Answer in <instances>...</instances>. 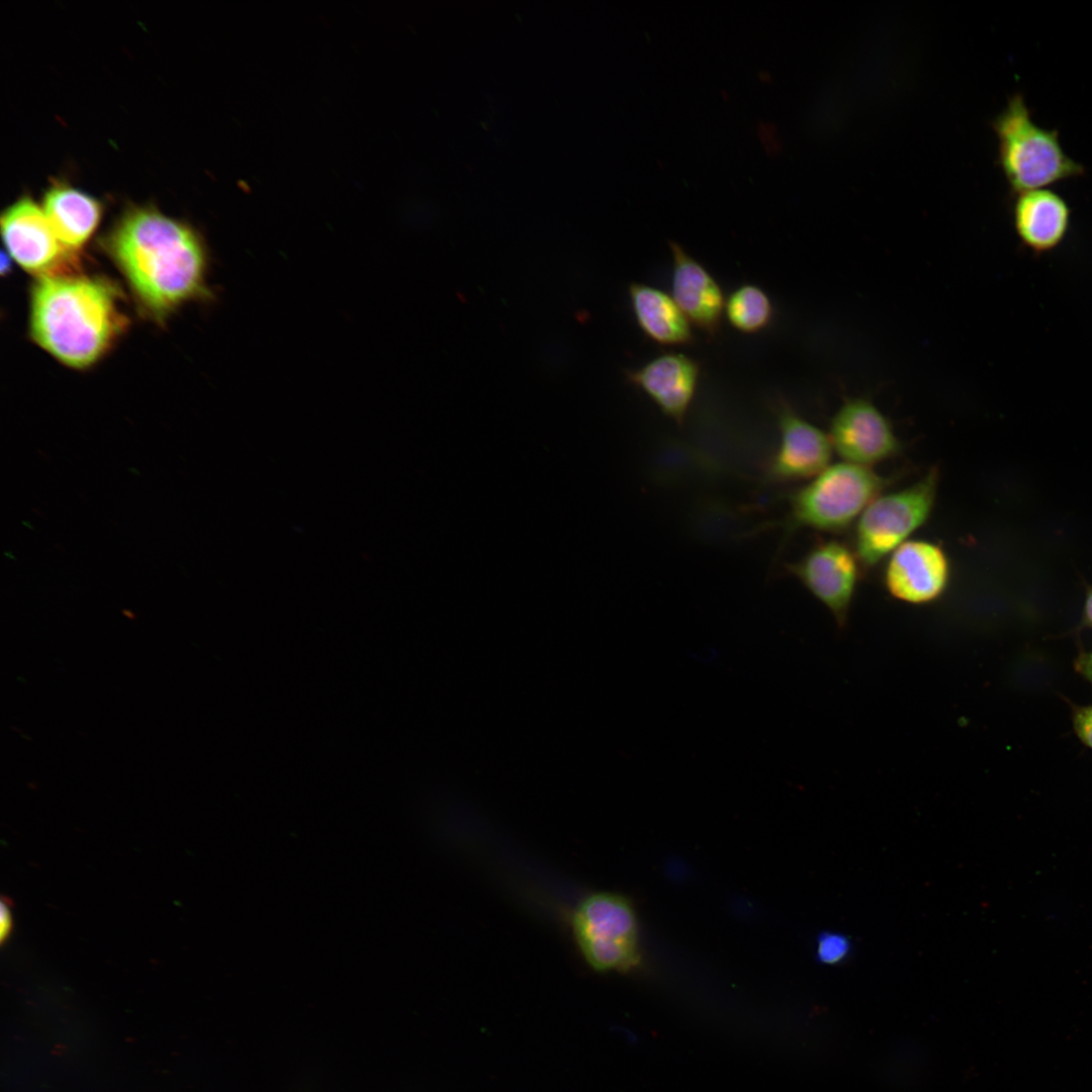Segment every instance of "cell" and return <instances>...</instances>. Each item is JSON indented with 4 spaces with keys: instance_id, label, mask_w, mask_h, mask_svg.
<instances>
[{
    "instance_id": "1",
    "label": "cell",
    "mask_w": 1092,
    "mask_h": 1092,
    "mask_svg": "<svg viewBox=\"0 0 1092 1092\" xmlns=\"http://www.w3.org/2000/svg\"><path fill=\"white\" fill-rule=\"evenodd\" d=\"M103 244L139 304L154 318L188 301L211 298L206 246L186 223L138 206L121 215Z\"/></svg>"
},
{
    "instance_id": "2",
    "label": "cell",
    "mask_w": 1092,
    "mask_h": 1092,
    "mask_svg": "<svg viewBox=\"0 0 1092 1092\" xmlns=\"http://www.w3.org/2000/svg\"><path fill=\"white\" fill-rule=\"evenodd\" d=\"M128 326L118 289L97 276L37 278L31 289L32 340L61 363L87 368L99 361Z\"/></svg>"
},
{
    "instance_id": "3",
    "label": "cell",
    "mask_w": 1092,
    "mask_h": 1092,
    "mask_svg": "<svg viewBox=\"0 0 1092 1092\" xmlns=\"http://www.w3.org/2000/svg\"><path fill=\"white\" fill-rule=\"evenodd\" d=\"M993 128L998 139V162L1015 194L1048 188L1085 173L1084 166L1065 152L1059 131L1033 121L1020 93L1011 96Z\"/></svg>"
},
{
    "instance_id": "4",
    "label": "cell",
    "mask_w": 1092,
    "mask_h": 1092,
    "mask_svg": "<svg viewBox=\"0 0 1092 1092\" xmlns=\"http://www.w3.org/2000/svg\"><path fill=\"white\" fill-rule=\"evenodd\" d=\"M894 476L848 462L827 466L789 498L786 527L841 532L885 490Z\"/></svg>"
},
{
    "instance_id": "5",
    "label": "cell",
    "mask_w": 1092,
    "mask_h": 1092,
    "mask_svg": "<svg viewBox=\"0 0 1092 1092\" xmlns=\"http://www.w3.org/2000/svg\"><path fill=\"white\" fill-rule=\"evenodd\" d=\"M939 480L936 467L903 489L878 495L861 513L853 550L862 568H872L929 519Z\"/></svg>"
},
{
    "instance_id": "6",
    "label": "cell",
    "mask_w": 1092,
    "mask_h": 1092,
    "mask_svg": "<svg viewBox=\"0 0 1092 1092\" xmlns=\"http://www.w3.org/2000/svg\"><path fill=\"white\" fill-rule=\"evenodd\" d=\"M572 930L582 957L596 971H627L639 962L636 914L618 894L585 897L574 911Z\"/></svg>"
},
{
    "instance_id": "7",
    "label": "cell",
    "mask_w": 1092,
    "mask_h": 1092,
    "mask_svg": "<svg viewBox=\"0 0 1092 1092\" xmlns=\"http://www.w3.org/2000/svg\"><path fill=\"white\" fill-rule=\"evenodd\" d=\"M1 231L11 257L37 278L79 273L76 252L60 241L32 199L22 197L10 205L1 216Z\"/></svg>"
},
{
    "instance_id": "8",
    "label": "cell",
    "mask_w": 1092,
    "mask_h": 1092,
    "mask_svg": "<svg viewBox=\"0 0 1092 1092\" xmlns=\"http://www.w3.org/2000/svg\"><path fill=\"white\" fill-rule=\"evenodd\" d=\"M788 569L829 610L839 630H843L862 569L854 550L838 540H823L789 564Z\"/></svg>"
},
{
    "instance_id": "9",
    "label": "cell",
    "mask_w": 1092,
    "mask_h": 1092,
    "mask_svg": "<svg viewBox=\"0 0 1092 1092\" xmlns=\"http://www.w3.org/2000/svg\"><path fill=\"white\" fill-rule=\"evenodd\" d=\"M832 448L848 463L871 467L902 450L889 420L864 398L846 400L833 416L828 435Z\"/></svg>"
},
{
    "instance_id": "10",
    "label": "cell",
    "mask_w": 1092,
    "mask_h": 1092,
    "mask_svg": "<svg viewBox=\"0 0 1092 1092\" xmlns=\"http://www.w3.org/2000/svg\"><path fill=\"white\" fill-rule=\"evenodd\" d=\"M950 563L936 543L910 540L896 548L887 560L883 582L896 600L912 605L929 604L946 590Z\"/></svg>"
},
{
    "instance_id": "11",
    "label": "cell",
    "mask_w": 1092,
    "mask_h": 1092,
    "mask_svg": "<svg viewBox=\"0 0 1092 1092\" xmlns=\"http://www.w3.org/2000/svg\"><path fill=\"white\" fill-rule=\"evenodd\" d=\"M777 420L780 441L768 467L771 480L788 482L811 478L830 465L832 445L819 428L787 403L780 404Z\"/></svg>"
},
{
    "instance_id": "12",
    "label": "cell",
    "mask_w": 1092,
    "mask_h": 1092,
    "mask_svg": "<svg viewBox=\"0 0 1092 1092\" xmlns=\"http://www.w3.org/2000/svg\"><path fill=\"white\" fill-rule=\"evenodd\" d=\"M626 376L666 417L681 425L697 391L700 365L682 353L668 352L627 371Z\"/></svg>"
},
{
    "instance_id": "13",
    "label": "cell",
    "mask_w": 1092,
    "mask_h": 1092,
    "mask_svg": "<svg viewBox=\"0 0 1092 1092\" xmlns=\"http://www.w3.org/2000/svg\"><path fill=\"white\" fill-rule=\"evenodd\" d=\"M672 256V295L689 322L708 338L720 331L725 309L723 291L711 273L676 242L668 243Z\"/></svg>"
},
{
    "instance_id": "14",
    "label": "cell",
    "mask_w": 1092,
    "mask_h": 1092,
    "mask_svg": "<svg viewBox=\"0 0 1092 1092\" xmlns=\"http://www.w3.org/2000/svg\"><path fill=\"white\" fill-rule=\"evenodd\" d=\"M1071 209L1065 198L1049 188L1016 194L1013 222L1023 244L1036 252L1050 251L1065 239Z\"/></svg>"
},
{
    "instance_id": "15",
    "label": "cell",
    "mask_w": 1092,
    "mask_h": 1092,
    "mask_svg": "<svg viewBox=\"0 0 1092 1092\" xmlns=\"http://www.w3.org/2000/svg\"><path fill=\"white\" fill-rule=\"evenodd\" d=\"M628 293L638 327L649 340L664 347L694 343L691 324L672 297L642 283L630 284Z\"/></svg>"
},
{
    "instance_id": "16",
    "label": "cell",
    "mask_w": 1092,
    "mask_h": 1092,
    "mask_svg": "<svg viewBox=\"0 0 1092 1092\" xmlns=\"http://www.w3.org/2000/svg\"><path fill=\"white\" fill-rule=\"evenodd\" d=\"M42 209L60 241L74 252L94 234L102 215L94 197L60 182L46 192Z\"/></svg>"
},
{
    "instance_id": "17",
    "label": "cell",
    "mask_w": 1092,
    "mask_h": 1092,
    "mask_svg": "<svg viewBox=\"0 0 1092 1092\" xmlns=\"http://www.w3.org/2000/svg\"><path fill=\"white\" fill-rule=\"evenodd\" d=\"M724 313L738 332L755 334L768 327L774 317V306L760 287L743 284L727 298Z\"/></svg>"
},
{
    "instance_id": "18",
    "label": "cell",
    "mask_w": 1092,
    "mask_h": 1092,
    "mask_svg": "<svg viewBox=\"0 0 1092 1092\" xmlns=\"http://www.w3.org/2000/svg\"><path fill=\"white\" fill-rule=\"evenodd\" d=\"M850 946L848 938L842 934L824 932L817 939V960L826 965L838 964L848 956Z\"/></svg>"
},
{
    "instance_id": "19",
    "label": "cell",
    "mask_w": 1092,
    "mask_h": 1092,
    "mask_svg": "<svg viewBox=\"0 0 1092 1092\" xmlns=\"http://www.w3.org/2000/svg\"><path fill=\"white\" fill-rule=\"evenodd\" d=\"M1075 730L1081 740L1092 748V706L1082 708L1077 712Z\"/></svg>"
},
{
    "instance_id": "20",
    "label": "cell",
    "mask_w": 1092,
    "mask_h": 1092,
    "mask_svg": "<svg viewBox=\"0 0 1092 1092\" xmlns=\"http://www.w3.org/2000/svg\"><path fill=\"white\" fill-rule=\"evenodd\" d=\"M12 906L11 899L2 896L0 905V941L2 945L9 939L13 929Z\"/></svg>"
},
{
    "instance_id": "21",
    "label": "cell",
    "mask_w": 1092,
    "mask_h": 1092,
    "mask_svg": "<svg viewBox=\"0 0 1092 1092\" xmlns=\"http://www.w3.org/2000/svg\"><path fill=\"white\" fill-rule=\"evenodd\" d=\"M1077 667L1092 681V652L1082 655L1077 661Z\"/></svg>"
},
{
    "instance_id": "22",
    "label": "cell",
    "mask_w": 1092,
    "mask_h": 1092,
    "mask_svg": "<svg viewBox=\"0 0 1092 1092\" xmlns=\"http://www.w3.org/2000/svg\"><path fill=\"white\" fill-rule=\"evenodd\" d=\"M1085 614L1088 622L1092 625V589L1089 592L1085 604Z\"/></svg>"
},
{
    "instance_id": "23",
    "label": "cell",
    "mask_w": 1092,
    "mask_h": 1092,
    "mask_svg": "<svg viewBox=\"0 0 1092 1092\" xmlns=\"http://www.w3.org/2000/svg\"><path fill=\"white\" fill-rule=\"evenodd\" d=\"M768 76H769V74L767 72H761L759 74L760 80L764 81V82H768Z\"/></svg>"
}]
</instances>
